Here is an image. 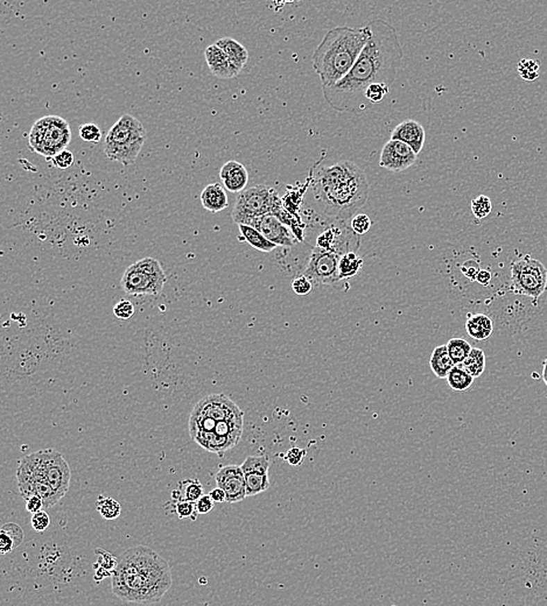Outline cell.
<instances>
[{
  "mask_svg": "<svg viewBox=\"0 0 547 606\" xmlns=\"http://www.w3.org/2000/svg\"><path fill=\"white\" fill-rule=\"evenodd\" d=\"M219 179L226 190L231 193H242L244 191L245 187L248 186L249 173L238 161L230 160L223 164L219 172Z\"/></svg>",
  "mask_w": 547,
  "mask_h": 606,
  "instance_id": "d6986e66",
  "label": "cell"
},
{
  "mask_svg": "<svg viewBox=\"0 0 547 606\" xmlns=\"http://www.w3.org/2000/svg\"><path fill=\"white\" fill-rule=\"evenodd\" d=\"M246 225L255 227V230H258L264 237L277 246L292 248L296 244V237L289 231L287 225H285L280 219L271 214L251 219Z\"/></svg>",
  "mask_w": 547,
  "mask_h": 606,
  "instance_id": "5bb4252c",
  "label": "cell"
},
{
  "mask_svg": "<svg viewBox=\"0 0 547 606\" xmlns=\"http://www.w3.org/2000/svg\"><path fill=\"white\" fill-rule=\"evenodd\" d=\"M490 279H491V274L489 273L488 270H481L478 272V277H476V282L478 284H481V285H488L489 282H490Z\"/></svg>",
  "mask_w": 547,
  "mask_h": 606,
  "instance_id": "816d5d0a",
  "label": "cell"
},
{
  "mask_svg": "<svg viewBox=\"0 0 547 606\" xmlns=\"http://www.w3.org/2000/svg\"><path fill=\"white\" fill-rule=\"evenodd\" d=\"M209 496L212 497V501L215 504H221V503H226V494L221 487H216L212 490V492L209 493Z\"/></svg>",
  "mask_w": 547,
  "mask_h": 606,
  "instance_id": "f907efd6",
  "label": "cell"
},
{
  "mask_svg": "<svg viewBox=\"0 0 547 606\" xmlns=\"http://www.w3.org/2000/svg\"><path fill=\"white\" fill-rule=\"evenodd\" d=\"M372 222L370 217L365 214H357L351 218V227L358 236L367 234L371 229Z\"/></svg>",
  "mask_w": 547,
  "mask_h": 606,
  "instance_id": "f35d334b",
  "label": "cell"
},
{
  "mask_svg": "<svg viewBox=\"0 0 547 606\" xmlns=\"http://www.w3.org/2000/svg\"><path fill=\"white\" fill-rule=\"evenodd\" d=\"M96 510L106 520H115L121 514V506L116 499L106 496H99L96 503Z\"/></svg>",
  "mask_w": 547,
  "mask_h": 606,
  "instance_id": "d6a6232c",
  "label": "cell"
},
{
  "mask_svg": "<svg viewBox=\"0 0 547 606\" xmlns=\"http://www.w3.org/2000/svg\"><path fill=\"white\" fill-rule=\"evenodd\" d=\"M363 259L358 256L357 252H349L343 254L339 261V278L349 279L355 277L363 266Z\"/></svg>",
  "mask_w": 547,
  "mask_h": 606,
  "instance_id": "83f0119b",
  "label": "cell"
},
{
  "mask_svg": "<svg viewBox=\"0 0 547 606\" xmlns=\"http://www.w3.org/2000/svg\"><path fill=\"white\" fill-rule=\"evenodd\" d=\"M539 61L532 59H523L518 63V73L525 80H537L539 77Z\"/></svg>",
  "mask_w": 547,
  "mask_h": 606,
  "instance_id": "e575fe53",
  "label": "cell"
},
{
  "mask_svg": "<svg viewBox=\"0 0 547 606\" xmlns=\"http://www.w3.org/2000/svg\"><path fill=\"white\" fill-rule=\"evenodd\" d=\"M202 207L210 212H219L228 208L229 201L226 190L219 183H210L201 193Z\"/></svg>",
  "mask_w": 547,
  "mask_h": 606,
  "instance_id": "44dd1931",
  "label": "cell"
},
{
  "mask_svg": "<svg viewBox=\"0 0 547 606\" xmlns=\"http://www.w3.org/2000/svg\"><path fill=\"white\" fill-rule=\"evenodd\" d=\"M269 214L278 217L285 225L292 227L294 234L296 229L293 224L292 215L285 208L277 190L265 184L251 187L239 193L231 216L235 223L246 225L251 219Z\"/></svg>",
  "mask_w": 547,
  "mask_h": 606,
  "instance_id": "8992f818",
  "label": "cell"
},
{
  "mask_svg": "<svg viewBox=\"0 0 547 606\" xmlns=\"http://www.w3.org/2000/svg\"><path fill=\"white\" fill-rule=\"evenodd\" d=\"M111 585L113 594L124 602L159 603L171 587V566L151 548H128L118 557Z\"/></svg>",
  "mask_w": 547,
  "mask_h": 606,
  "instance_id": "7a4b0ae2",
  "label": "cell"
},
{
  "mask_svg": "<svg viewBox=\"0 0 547 606\" xmlns=\"http://www.w3.org/2000/svg\"><path fill=\"white\" fill-rule=\"evenodd\" d=\"M464 366V369L471 374L473 378H478L482 376V373L485 372V354L481 349L473 347L471 354H468V357L464 359V362L461 364Z\"/></svg>",
  "mask_w": 547,
  "mask_h": 606,
  "instance_id": "4dcf8cb0",
  "label": "cell"
},
{
  "mask_svg": "<svg viewBox=\"0 0 547 606\" xmlns=\"http://www.w3.org/2000/svg\"><path fill=\"white\" fill-rule=\"evenodd\" d=\"M0 532L8 534V537H11L13 542H15V548L20 546L22 544V541H24V530H22V527L15 523V522L5 523L4 526L1 527Z\"/></svg>",
  "mask_w": 547,
  "mask_h": 606,
  "instance_id": "b9f144b4",
  "label": "cell"
},
{
  "mask_svg": "<svg viewBox=\"0 0 547 606\" xmlns=\"http://www.w3.org/2000/svg\"><path fill=\"white\" fill-rule=\"evenodd\" d=\"M243 474L250 472H269L270 460L267 456H249L241 465Z\"/></svg>",
  "mask_w": 547,
  "mask_h": 606,
  "instance_id": "836d02e7",
  "label": "cell"
},
{
  "mask_svg": "<svg viewBox=\"0 0 547 606\" xmlns=\"http://www.w3.org/2000/svg\"><path fill=\"white\" fill-rule=\"evenodd\" d=\"M192 438L203 449L217 453L219 456H222L223 453H226V450L234 448L239 442V441L235 440V438L219 436V435L215 434L214 431H196V433L192 434Z\"/></svg>",
  "mask_w": 547,
  "mask_h": 606,
  "instance_id": "ffe728a7",
  "label": "cell"
},
{
  "mask_svg": "<svg viewBox=\"0 0 547 606\" xmlns=\"http://www.w3.org/2000/svg\"><path fill=\"white\" fill-rule=\"evenodd\" d=\"M341 257L326 250L314 246L310 252V261L303 270V275L310 279L313 285H332L339 282V261Z\"/></svg>",
  "mask_w": 547,
  "mask_h": 606,
  "instance_id": "30bf717a",
  "label": "cell"
},
{
  "mask_svg": "<svg viewBox=\"0 0 547 606\" xmlns=\"http://www.w3.org/2000/svg\"><path fill=\"white\" fill-rule=\"evenodd\" d=\"M364 171L353 161H339L319 169L314 179V198L322 215L347 223L368 200Z\"/></svg>",
  "mask_w": 547,
  "mask_h": 606,
  "instance_id": "3957f363",
  "label": "cell"
},
{
  "mask_svg": "<svg viewBox=\"0 0 547 606\" xmlns=\"http://www.w3.org/2000/svg\"><path fill=\"white\" fill-rule=\"evenodd\" d=\"M390 92V87L384 83L369 85L364 92V97L370 104L380 103Z\"/></svg>",
  "mask_w": 547,
  "mask_h": 606,
  "instance_id": "d590c367",
  "label": "cell"
},
{
  "mask_svg": "<svg viewBox=\"0 0 547 606\" xmlns=\"http://www.w3.org/2000/svg\"><path fill=\"white\" fill-rule=\"evenodd\" d=\"M146 140L144 125L131 114H125L110 128L104 143V153L111 161L123 166L135 164Z\"/></svg>",
  "mask_w": 547,
  "mask_h": 606,
  "instance_id": "52a82bcc",
  "label": "cell"
},
{
  "mask_svg": "<svg viewBox=\"0 0 547 606\" xmlns=\"http://www.w3.org/2000/svg\"><path fill=\"white\" fill-rule=\"evenodd\" d=\"M244 478L248 497L265 492L271 485L269 472H250L245 474Z\"/></svg>",
  "mask_w": 547,
  "mask_h": 606,
  "instance_id": "f1b7e54d",
  "label": "cell"
},
{
  "mask_svg": "<svg viewBox=\"0 0 547 606\" xmlns=\"http://www.w3.org/2000/svg\"><path fill=\"white\" fill-rule=\"evenodd\" d=\"M315 246L342 257L346 253L357 252L360 237L351 227H348L347 223L334 222L328 229L319 234Z\"/></svg>",
  "mask_w": 547,
  "mask_h": 606,
  "instance_id": "8fae6325",
  "label": "cell"
},
{
  "mask_svg": "<svg viewBox=\"0 0 547 606\" xmlns=\"http://www.w3.org/2000/svg\"><path fill=\"white\" fill-rule=\"evenodd\" d=\"M416 160V154L411 147L399 140L390 139L380 152V166L390 172H403L410 168Z\"/></svg>",
  "mask_w": 547,
  "mask_h": 606,
  "instance_id": "9a60e30c",
  "label": "cell"
},
{
  "mask_svg": "<svg viewBox=\"0 0 547 606\" xmlns=\"http://www.w3.org/2000/svg\"><path fill=\"white\" fill-rule=\"evenodd\" d=\"M32 527L37 533H42L51 526V518L47 512L40 511L32 515Z\"/></svg>",
  "mask_w": 547,
  "mask_h": 606,
  "instance_id": "ee69618b",
  "label": "cell"
},
{
  "mask_svg": "<svg viewBox=\"0 0 547 606\" xmlns=\"http://www.w3.org/2000/svg\"><path fill=\"white\" fill-rule=\"evenodd\" d=\"M447 381L452 390L456 392L467 391L468 388H471L474 383L475 378L469 374V373L464 369V366L455 365L451 370V372L447 376Z\"/></svg>",
  "mask_w": 547,
  "mask_h": 606,
  "instance_id": "f546056e",
  "label": "cell"
},
{
  "mask_svg": "<svg viewBox=\"0 0 547 606\" xmlns=\"http://www.w3.org/2000/svg\"><path fill=\"white\" fill-rule=\"evenodd\" d=\"M547 270L539 260L524 256L511 263V288L514 294L539 299L546 291Z\"/></svg>",
  "mask_w": 547,
  "mask_h": 606,
  "instance_id": "9c48e42d",
  "label": "cell"
},
{
  "mask_svg": "<svg viewBox=\"0 0 547 606\" xmlns=\"http://www.w3.org/2000/svg\"><path fill=\"white\" fill-rule=\"evenodd\" d=\"M466 330L468 335L474 340H488L493 334V321L485 314L468 315Z\"/></svg>",
  "mask_w": 547,
  "mask_h": 606,
  "instance_id": "7402d4cb",
  "label": "cell"
},
{
  "mask_svg": "<svg viewBox=\"0 0 547 606\" xmlns=\"http://www.w3.org/2000/svg\"><path fill=\"white\" fill-rule=\"evenodd\" d=\"M51 164L54 167L59 169L69 168L70 166H73L75 157L74 154L69 150H62L60 153L56 154L55 157H51Z\"/></svg>",
  "mask_w": 547,
  "mask_h": 606,
  "instance_id": "7bdbcfd3",
  "label": "cell"
},
{
  "mask_svg": "<svg viewBox=\"0 0 547 606\" xmlns=\"http://www.w3.org/2000/svg\"><path fill=\"white\" fill-rule=\"evenodd\" d=\"M192 417L216 421L243 420L244 413L231 399L224 395H212L203 398L194 407Z\"/></svg>",
  "mask_w": 547,
  "mask_h": 606,
  "instance_id": "7c38bea8",
  "label": "cell"
},
{
  "mask_svg": "<svg viewBox=\"0 0 547 606\" xmlns=\"http://www.w3.org/2000/svg\"><path fill=\"white\" fill-rule=\"evenodd\" d=\"M215 44L228 55V58L231 60V62L234 63L235 66L237 67L238 69L242 70L244 68L245 64L248 62L249 53L243 44L234 40L233 37H222V39L216 41Z\"/></svg>",
  "mask_w": 547,
  "mask_h": 606,
  "instance_id": "603a6c76",
  "label": "cell"
},
{
  "mask_svg": "<svg viewBox=\"0 0 547 606\" xmlns=\"http://www.w3.org/2000/svg\"><path fill=\"white\" fill-rule=\"evenodd\" d=\"M370 28L335 27L328 31L312 56L315 73L322 89L333 88L347 76L357 61L370 37Z\"/></svg>",
  "mask_w": 547,
  "mask_h": 606,
  "instance_id": "277c9868",
  "label": "cell"
},
{
  "mask_svg": "<svg viewBox=\"0 0 547 606\" xmlns=\"http://www.w3.org/2000/svg\"><path fill=\"white\" fill-rule=\"evenodd\" d=\"M180 489L176 491V494H171V498L176 501H185L190 503H196L203 496V486L199 482V479H187L180 483Z\"/></svg>",
  "mask_w": 547,
  "mask_h": 606,
  "instance_id": "4316f807",
  "label": "cell"
},
{
  "mask_svg": "<svg viewBox=\"0 0 547 606\" xmlns=\"http://www.w3.org/2000/svg\"><path fill=\"white\" fill-rule=\"evenodd\" d=\"M543 379L547 386V357L543 363Z\"/></svg>",
  "mask_w": 547,
  "mask_h": 606,
  "instance_id": "f5cc1de1",
  "label": "cell"
},
{
  "mask_svg": "<svg viewBox=\"0 0 547 606\" xmlns=\"http://www.w3.org/2000/svg\"><path fill=\"white\" fill-rule=\"evenodd\" d=\"M71 139L68 121L58 116H48L35 121L31 130L28 147L35 153L51 159L66 150Z\"/></svg>",
  "mask_w": 547,
  "mask_h": 606,
  "instance_id": "ba28073f",
  "label": "cell"
},
{
  "mask_svg": "<svg viewBox=\"0 0 547 606\" xmlns=\"http://www.w3.org/2000/svg\"><path fill=\"white\" fill-rule=\"evenodd\" d=\"M174 513H176L178 518H192L193 520H195V514H196L195 503L185 501H176V504H174Z\"/></svg>",
  "mask_w": 547,
  "mask_h": 606,
  "instance_id": "60d3db41",
  "label": "cell"
},
{
  "mask_svg": "<svg viewBox=\"0 0 547 606\" xmlns=\"http://www.w3.org/2000/svg\"><path fill=\"white\" fill-rule=\"evenodd\" d=\"M447 345L449 356L452 358L453 362L455 365H460L464 362V359L468 357V354H471V344L468 343L467 340L462 338H452L449 340Z\"/></svg>",
  "mask_w": 547,
  "mask_h": 606,
  "instance_id": "1f68e13d",
  "label": "cell"
},
{
  "mask_svg": "<svg viewBox=\"0 0 547 606\" xmlns=\"http://www.w3.org/2000/svg\"><path fill=\"white\" fill-rule=\"evenodd\" d=\"M215 481L217 487H221L226 492L228 504H236L248 497L244 474L241 465H226L221 467L216 474Z\"/></svg>",
  "mask_w": 547,
  "mask_h": 606,
  "instance_id": "2e32d148",
  "label": "cell"
},
{
  "mask_svg": "<svg viewBox=\"0 0 547 606\" xmlns=\"http://www.w3.org/2000/svg\"><path fill=\"white\" fill-rule=\"evenodd\" d=\"M71 471L61 453L54 449H44L24 457L17 471L19 492L27 489L34 481H44L60 498H63L70 486Z\"/></svg>",
  "mask_w": 547,
  "mask_h": 606,
  "instance_id": "5b68a950",
  "label": "cell"
},
{
  "mask_svg": "<svg viewBox=\"0 0 547 606\" xmlns=\"http://www.w3.org/2000/svg\"><path fill=\"white\" fill-rule=\"evenodd\" d=\"M166 282L167 277H157L131 265L125 270L121 285L130 295H157L164 288Z\"/></svg>",
  "mask_w": 547,
  "mask_h": 606,
  "instance_id": "4fadbf2b",
  "label": "cell"
},
{
  "mask_svg": "<svg viewBox=\"0 0 547 606\" xmlns=\"http://www.w3.org/2000/svg\"><path fill=\"white\" fill-rule=\"evenodd\" d=\"M292 289L293 292L298 294V295H307L308 293L312 292L313 284H312L310 279L306 278L303 274V275H299V277H296L293 280Z\"/></svg>",
  "mask_w": 547,
  "mask_h": 606,
  "instance_id": "f6af8a7d",
  "label": "cell"
},
{
  "mask_svg": "<svg viewBox=\"0 0 547 606\" xmlns=\"http://www.w3.org/2000/svg\"><path fill=\"white\" fill-rule=\"evenodd\" d=\"M430 366L435 376L441 379H445L451 372V370L455 366L452 358L449 356L447 345H439L432 352L430 359Z\"/></svg>",
  "mask_w": 547,
  "mask_h": 606,
  "instance_id": "cb8c5ba5",
  "label": "cell"
},
{
  "mask_svg": "<svg viewBox=\"0 0 547 606\" xmlns=\"http://www.w3.org/2000/svg\"><path fill=\"white\" fill-rule=\"evenodd\" d=\"M205 56L209 69L212 71V75H215L219 78H222V80L234 78L241 71L237 67L235 66L234 63L231 62L228 55L216 44H210L205 49Z\"/></svg>",
  "mask_w": 547,
  "mask_h": 606,
  "instance_id": "ac0fdd59",
  "label": "cell"
},
{
  "mask_svg": "<svg viewBox=\"0 0 547 606\" xmlns=\"http://www.w3.org/2000/svg\"><path fill=\"white\" fill-rule=\"evenodd\" d=\"M425 138L426 135L423 125L412 119L401 121L391 133V139L399 140L401 143L406 144L416 155L423 150Z\"/></svg>",
  "mask_w": 547,
  "mask_h": 606,
  "instance_id": "e0dca14e",
  "label": "cell"
},
{
  "mask_svg": "<svg viewBox=\"0 0 547 606\" xmlns=\"http://www.w3.org/2000/svg\"><path fill=\"white\" fill-rule=\"evenodd\" d=\"M214 501L209 494H203L199 501L195 503V511L196 514H208L214 508Z\"/></svg>",
  "mask_w": 547,
  "mask_h": 606,
  "instance_id": "7dc6e473",
  "label": "cell"
},
{
  "mask_svg": "<svg viewBox=\"0 0 547 606\" xmlns=\"http://www.w3.org/2000/svg\"><path fill=\"white\" fill-rule=\"evenodd\" d=\"M238 227H239L242 237L244 238V241L255 250L262 251V252H272L277 248V245L271 243L258 230H255V227L245 225V224H239Z\"/></svg>",
  "mask_w": 547,
  "mask_h": 606,
  "instance_id": "d4e9b609",
  "label": "cell"
},
{
  "mask_svg": "<svg viewBox=\"0 0 547 606\" xmlns=\"http://www.w3.org/2000/svg\"><path fill=\"white\" fill-rule=\"evenodd\" d=\"M113 314L119 320H130L135 315V306L128 300H121L113 307Z\"/></svg>",
  "mask_w": 547,
  "mask_h": 606,
  "instance_id": "ab89813d",
  "label": "cell"
},
{
  "mask_svg": "<svg viewBox=\"0 0 547 606\" xmlns=\"http://www.w3.org/2000/svg\"><path fill=\"white\" fill-rule=\"evenodd\" d=\"M42 508H44V501L39 496H32V497L26 499V510L28 513L34 514V513L42 511Z\"/></svg>",
  "mask_w": 547,
  "mask_h": 606,
  "instance_id": "c3c4849f",
  "label": "cell"
},
{
  "mask_svg": "<svg viewBox=\"0 0 547 606\" xmlns=\"http://www.w3.org/2000/svg\"><path fill=\"white\" fill-rule=\"evenodd\" d=\"M306 449H301V448H298V447H293V448H291V449L286 453L284 458L289 465H292V467H298V465L303 463L305 457H306Z\"/></svg>",
  "mask_w": 547,
  "mask_h": 606,
  "instance_id": "bcb514c9",
  "label": "cell"
},
{
  "mask_svg": "<svg viewBox=\"0 0 547 606\" xmlns=\"http://www.w3.org/2000/svg\"><path fill=\"white\" fill-rule=\"evenodd\" d=\"M96 555H97V562L95 564L96 581L99 582L106 580V577H112L113 573L117 569V557H115L112 554H110L104 549H97Z\"/></svg>",
  "mask_w": 547,
  "mask_h": 606,
  "instance_id": "484cf974",
  "label": "cell"
},
{
  "mask_svg": "<svg viewBox=\"0 0 547 606\" xmlns=\"http://www.w3.org/2000/svg\"><path fill=\"white\" fill-rule=\"evenodd\" d=\"M370 37L347 76L333 88L322 89L326 102L337 112H356L367 109L364 92L369 85L384 83L390 87L397 80L404 59L397 30L383 19L367 22Z\"/></svg>",
  "mask_w": 547,
  "mask_h": 606,
  "instance_id": "6da1fadb",
  "label": "cell"
},
{
  "mask_svg": "<svg viewBox=\"0 0 547 606\" xmlns=\"http://www.w3.org/2000/svg\"><path fill=\"white\" fill-rule=\"evenodd\" d=\"M78 133H80L81 139L87 141V143H99L102 139V132L97 125L92 124V123L82 125L78 130Z\"/></svg>",
  "mask_w": 547,
  "mask_h": 606,
  "instance_id": "74e56055",
  "label": "cell"
},
{
  "mask_svg": "<svg viewBox=\"0 0 547 606\" xmlns=\"http://www.w3.org/2000/svg\"><path fill=\"white\" fill-rule=\"evenodd\" d=\"M15 548V544L11 537H8V534L0 532V553H1V554H8V553H11Z\"/></svg>",
  "mask_w": 547,
  "mask_h": 606,
  "instance_id": "681fc988",
  "label": "cell"
},
{
  "mask_svg": "<svg viewBox=\"0 0 547 606\" xmlns=\"http://www.w3.org/2000/svg\"><path fill=\"white\" fill-rule=\"evenodd\" d=\"M491 210H493L491 201L485 195H481L471 201V211L476 218H485L491 212Z\"/></svg>",
  "mask_w": 547,
  "mask_h": 606,
  "instance_id": "8d00e7d4",
  "label": "cell"
}]
</instances>
